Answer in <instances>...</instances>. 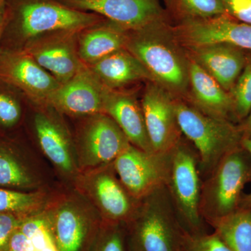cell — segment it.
<instances>
[{
  "label": "cell",
  "instance_id": "obj_12",
  "mask_svg": "<svg viewBox=\"0 0 251 251\" xmlns=\"http://www.w3.org/2000/svg\"><path fill=\"white\" fill-rule=\"evenodd\" d=\"M85 12L100 15L126 30H135L162 21H171L159 0H58Z\"/></svg>",
  "mask_w": 251,
  "mask_h": 251
},
{
  "label": "cell",
  "instance_id": "obj_16",
  "mask_svg": "<svg viewBox=\"0 0 251 251\" xmlns=\"http://www.w3.org/2000/svg\"><path fill=\"white\" fill-rule=\"evenodd\" d=\"M184 99L207 115L236 123L230 94L191 59L189 64V88L187 97Z\"/></svg>",
  "mask_w": 251,
  "mask_h": 251
},
{
  "label": "cell",
  "instance_id": "obj_25",
  "mask_svg": "<svg viewBox=\"0 0 251 251\" xmlns=\"http://www.w3.org/2000/svg\"><path fill=\"white\" fill-rule=\"evenodd\" d=\"M34 185L32 177L16 153L4 144H0V186L27 188Z\"/></svg>",
  "mask_w": 251,
  "mask_h": 251
},
{
  "label": "cell",
  "instance_id": "obj_29",
  "mask_svg": "<svg viewBox=\"0 0 251 251\" xmlns=\"http://www.w3.org/2000/svg\"><path fill=\"white\" fill-rule=\"evenodd\" d=\"M91 251H128L126 233L120 224H109L96 238Z\"/></svg>",
  "mask_w": 251,
  "mask_h": 251
},
{
  "label": "cell",
  "instance_id": "obj_36",
  "mask_svg": "<svg viewBox=\"0 0 251 251\" xmlns=\"http://www.w3.org/2000/svg\"><path fill=\"white\" fill-rule=\"evenodd\" d=\"M5 0H0V14H2L4 11Z\"/></svg>",
  "mask_w": 251,
  "mask_h": 251
},
{
  "label": "cell",
  "instance_id": "obj_8",
  "mask_svg": "<svg viewBox=\"0 0 251 251\" xmlns=\"http://www.w3.org/2000/svg\"><path fill=\"white\" fill-rule=\"evenodd\" d=\"M126 189L140 201L166 185L168 154L147 152L130 145L113 162Z\"/></svg>",
  "mask_w": 251,
  "mask_h": 251
},
{
  "label": "cell",
  "instance_id": "obj_30",
  "mask_svg": "<svg viewBox=\"0 0 251 251\" xmlns=\"http://www.w3.org/2000/svg\"><path fill=\"white\" fill-rule=\"evenodd\" d=\"M182 251H231L215 233L184 234Z\"/></svg>",
  "mask_w": 251,
  "mask_h": 251
},
{
  "label": "cell",
  "instance_id": "obj_26",
  "mask_svg": "<svg viewBox=\"0 0 251 251\" xmlns=\"http://www.w3.org/2000/svg\"><path fill=\"white\" fill-rule=\"evenodd\" d=\"M230 95L233 101L234 120L238 125L251 109V54H248L247 62Z\"/></svg>",
  "mask_w": 251,
  "mask_h": 251
},
{
  "label": "cell",
  "instance_id": "obj_20",
  "mask_svg": "<svg viewBox=\"0 0 251 251\" xmlns=\"http://www.w3.org/2000/svg\"><path fill=\"white\" fill-rule=\"evenodd\" d=\"M34 128L46 156L62 171L74 170L72 150L65 130L57 121L44 112L36 114Z\"/></svg>",
  "mask_w": 251,
  "mask_h": 251
},
{
  "label": "cell",
  "instance_id": "obj_10",
  "mask_svg": "<svg viewBox=\"0 0 251 251\" xmlns=\"http://www.w3.org/2000/svg\"><path fill=\"white\" fill-rule=\"evenodd\" d=\"M141 106L153 152L166 153L183 137L175 108V98L153 82H147Z\"/></svg>",
  "mask_w": 251,
  "mask_h": 251
},
{
  "label": "cell",
  "instance_id": "obj_24",
  "mask_svg": "<svg viewBox=\"0 0 251 251\" xmlns=\"http://www.w3.org/2000/svg\"><path fill=\"white\" fill-rule=\"evenodd\" d=\"M172 23L227 14L224 0H164Z\"/></svg>",
  "mask_w": 251,
  "mask_h": 251
},
{
  "label": "cell",
  "instance_id": "obj_27",
  "mask_svg": "<svg viewBox=\"0 0 251 251\" xmlns=\"http://www.w3.org/2000/svg\"><path fill=\"white\" fill-rule=\"evenodd\" d=\"M41 200L36 193L22 192L0 187V214H22L37 209Z\"/></svg>",
  "mask_w": 251,
  "mask_h": 251
},
{
  "label": "cell",
  "instance_id": "obj_28",
  "mask_svg": "<svg viewBox=\"0 0 251 251\" xmlns=\"http://www.w3.org/2000/svg\"><path fill=\"white\" fill-rule=\"evenodd\" d=\"M18 94L12 87L0 82V126L11 128L16 126L22 117V107Z\"/></svg>",
  "mask_w": 251,
  "mask_h": 251
},
{
  "label": "cell",
  "instance_id": "obj_1",
  "mask_svg": "<svg viewBox=\"0 0 251 251\" xmlns=\"http://www.w3.org/2000/svg\"><path fill=\"white\" fill-rule=\"evenodd\" d=\"M0 49L22 50L31 41L57 31H80L105 19L72 9L58 0H5Z\"/></svg>",
  "mask_w": 251,
  "mask_h": 251
},
{
  "label": "cell",
  "instance_id": "obj_21",
  "mask_svg": "<svg viewBox=\"0 0 251 251\" xmlns=\"http://www.w3.org/2000/svg\"><path fill=\"white\" fill-rule=\"evenodd\" d=\"M94 189L96 197L110 224L129 222L134 215L130 199L133 197L121 181H117L112 175L104 173L96 179Z\"/></svg>",
  "mask_w": 251,
  "mask_h": 251
},
{
  "label": "cell",
  "instance_id": "obj_14",
  "mask_svg": "<svg viewBox=\"0 0 251 251\" xmlns=\"http://www.w3.org/2000/svg\"><path fill=\"white\" fill-rule=\"evenodd\" d=\"M90 117L81 133L84 163L88 166H97L114 162L131 144L106 114Z\"/></svg>",
  "mask_w": 251,
  "mask_h": 251
},
{
  "label": "cell",
  "instance_id": "obj_31",
  "mask_svg": "<svg viewBox=\"0 0 251 251\" xmlns=\"http://www.w3.org/2000/svg\"><path fill=\"white\" fill-rule=\"evenodd\" d=\"M22 214H0V251H9L10 239L23 219Z\"/></svg>",
  "mask_w": 251,
  "mask_h": 251
},
{
  "label": "cell",
  "instance_id": "obj_9",
  "mask_svg": "<svg viewBox=\"0 0 251 251\" xmlns=\"http://www.w3.org/2000/svg\"><path fill=\"white\" fill-rule=\"evenodd\" d=\"M0 82L41 105L60 85L27 52L12 50L0 49Z\"/></svg>",
  "mask_w": 251,
  "mask_h": 251
},
{
  "label": "cell",
  "instance_id": "obj_7",
  "mask_svg": "<svg viewBox=\"0 0 251 251\" xmlns=\"http://www.w3.org/2000/svg\"><path fill=\"white\" fill-rule=\"evenodd\" d=\"M172 30L184 49L229 44L251 52V25L228 14L172 23Z\"/></svg>",
  "mask_w": 251,
  "mask_h": 251
},
{
  "label": "cell",
  "instance_id": "obj_34",
  "mask_svg": "<svg viewBox=\"0 0 251 251\" xmlns=\"http://www.w3.org/2000/svg\"><path fill=\"white\" fill-rule=\"evenodd\" d=\"M238 125L242 130L243 136L251 138V109L247 116Z\"/></svg>",
  "mask_w": 251,
  "mask_h": 251
},
{
  "label": "cell",
  "instance_id": "obj_23",
  "mask_svg": "<svg viewBox=\"0 0 251 251\" xmlns=\"http://www.w3.org/2000/svg\"><path fill=\"white\" fill-rule=\"evenodd\" d=\"M210 226L231 251H251V208L242 206Z\"/></svg>",
  "mask_w": 251,
  "mask_h": 251
},
{
  "label": "cell",
  "instance_id": "obj_13",
  "mask_svg": "<svg viewBox=\"0 0 251 251\" xmlns=\"http://www.w3.org/2000/svg\"><path fill=\"white\" fill-rule=\"evenodd\" d=\"M109 90L86 66L71 80L59 85L45 105L69 115L90 116L103 113Z\"/></svg>",
  "mask_w": 251,
  "mask_h": 251
},
{
  "label": "cell",
  "instance_id": "obj_19",
  "mask_svg": "<svg viewBox=\"0 0 251 251\" xmlns=\"http://www.w3.org/2000/svg\"><path fill=\"white\" fill-rule=\"evenodd\" d=\"M128 30L109 20L103 19L82 29L77 35V52L86 66L125 49Z\"/></svg>",
  "mask_w": 251,
  "mask_h": 251
},
{
  "label": "cell",
  "instance_id": "obj_4",
  "mask_svg": "<svg viewBox=\"0 0 251 251\" xmlns=\"http://www.w3.org/2000/svg\"><path fill=\"white\" fill-rule=\"evenodd\" d=\"M140 201L141 207L128 222V251H182L186 231L166 186Z\"/></svg>",
  "mask_w": 251,
  "mask_h": 251
},
{
  "label": "cell",
  "instance_id": "obj_6",
  "mask_svg": "<svg viewBox=\"0 0 251 251\" xmlns=\"http://www.w3.org/2000/svg\"><path fill=\"white\" fill-rule=\"evenodd\" d=\"M166 187L186 233L204 234L206 224L200 210L202 178L196 150L183 136L167 153Z\"/></svg>",
  "mask_w": 251,
  "mask_h": 251
},
{
  "label": "cell",
  "instance_id": "obj_33",
  "mask_svg": "<svg viewBox=\"0 0 251 251\" xmlns=\"http://www.w3.org/2000/svg\"><path fill=\"white\" fill-rule=\"evenodd\" d=\"M242 145L251 155V138L243 136ZM242 206L251 208V192L244 194L242 201Z\"/></svg>",
  "mask_w": 251,
  "mask_h": 251
},
{
  "label": "cell",
  "instance_id": "obj_22",
  "mask_svg": "<svg viewBox=\"0 0 251 251\" xmlns=\"http://www.w3.org/2000/svg\"><path fill=\"white\" fill-rule=\"evenodd\" d=\"M59 251H85L90 238V227L74 208H61L51 224Z\"/></svg>",
  "mask_w": 251,
  "mask_h": 251
},
{
  "label": "cell",
  "instance_id": "obj_17",
  "mask_svg": "<svg viewBox=\"0 0 251 251\" xmlns=\"http://www.w3.org/2000/svg\"><path fill=\"white\" fill-rule=\"evenodd\" d=\"M103 113L116 122L132 145L147 152H153L141 103L133 92L125 90H109Z\"/></svg>",
  "mask_w": 251,
  "mask_h": 251
},
{
  "label": "cell",
  "instance_id": "obj_3",
  "mask_svg": "<svg viewBox=\"0 0 251 251\" xmlns=\"http://www.w3.org/2000/svg\"><path fill=\"white\" fill-rule=\"evenodd\" d=\"M175 108L180 130L196 150L205 179L226 155L242 145V130L237 124L207 115L184 99L175 98Z\"/></svg>",
  "mask_w": 251,
  "mask_h": 251
},
{
  "label": "cell",
  "instance_id": "obj_35",
  "mask_svg": "<svg viewBox=\"0 0 251 251\" xmlns=\"http://www.w3.org/2000/svg\"><path fill=\"white\" fill-rule=\"evenodd\" d=\"M5 25V18L4 14H0V44H1V37L4 31Z\"/></svg>",
  "mask_w": 251,
  "mask_h": 251
},
{
  "label": "cell",
  "instance_id": "obj_15",
  "mask_svg": "<svg viewBox=\"0 0 251 251\" xmlns=\"http://www.w3.org/2000/svg\"><path fill=\"white\" fill-rule=\"evenodd\" d=\"M185 50L190 59L199 64L230 94L247 62V51L225 44Z\"/></svg>",
  "mask_w": 251,
  "mask_h": 251
},
{
  "label": "cell",
  "instance_id": "obj_32",
  "mask_svg": "<svg viewBox=\"0 0 251 251\" xmlns=\"http://www.w3.org/2000/svg\"><path fill=\"white\" fill-rule=\"evenodd\" d=\"M227 14L251 25V0H224Z\"/></svg>",
  "mask_w": 251,
  "mask_h": 251
},
{
  "label": "cell",
  "instance_id": "obj_2",
  "mask_svg": "<svg viewBox=\"0 0 251 251\" xmlns=\"http://www.w3.org/2000/svg\"><path fill=\"white\" fill-rule=\"evenodd\" d=\"M125 49L143 64L153 82L175 98L186 99L190 59L173 34L171 21L128 30Z\"/></svg>",
  "mask_w": 251,
  "mask_h": 251
},
{
  "label": "cell",
  "instance_id": "obj_11",
  "mask_svg": "<svg viewBox=\"0 0 251 251\" xmlns=\"http://www.w3.org/2000/svg\"><path fill=\"white\" fill-rule=\"evenodd\" d=\"M80 31H57L36 38L24 49L60 85L75 76L86 65L77 52Z\"/></svg>",
  "mask_w": 251,
  "mask_h": 251
},
{
  "label": "cell",
  "instance_id": "obj_5",
  "mask_svg": "<svg viewBox=\"0 0 251 251\" xmlns=\"http://www.w3.org/2000/svg\"><path fill=\"white\" fill-rule=\"evenodd\" d=\"M251 182V155L242 145L226 155L202 180L200 210L208 225L233 214L242 206Z\"/></svg>",
  "mask_w": 251,
  "mask_h": 251
},
{
  "label": "cell",
  "instance_id": "obj_18",
  "mask_svg": "<svg viewBox=\"0 0 251 251\" xmlns=\"http://www.w3.org/2000/svg\"><path fill=\"white\" fill-rule=\"evenodd\" d=\"M107 88L125 90L133 84L153 82L143 64L126 49L87 66Z\"/></svg>",
  "mask_w": 251,
  "mask_h": 251
}]
</instances>
